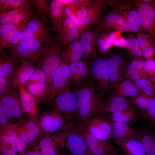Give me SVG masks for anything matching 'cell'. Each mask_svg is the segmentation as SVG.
I'll list each match as a JSON object with an SVG mask.
<instances>
[{
  "label": "cell",
  "instance_id": "obj_1",
  "mask_svg": "<svg viewBox=\"0 0 155 155\" xmlns=\"http://www.w3.org/2000/svg\"><path fill=\"white\" fill-rule=\"evenodd\" d=\"M76 90L77 96V114L76 123L84 125L87 120L95 115L102 98L90 80L82 82Z\"/></svg>",
  "mask_w": 155,
  "mask_h": 155
},
{
  "label": "cell",
  "instance_id": "obj_2",
  "mask_svg": "<svg viewBox=\"0 0 155 155\" xmlns=\"http://www.w3.org/2000/svg\"><path fill=\"white\" fill-rule=\"evenodd\" d=\"M16 44L9 55L16 62L20 63L30 61L41 63L49 45L44 46L38 40L20 41Z\"/></svg>",
  "mask_w": 155,
  "mask_h": 155
},
{
  "label": "cell",
  "instance_id": "obj_3",
  "mask_svg": "<svg viewBox=\"0 0 155 155\" xmlns=\"http://www.w3.org/2000/svg\"><path fill=\"white\" fill-rule=\"evenodd\" d=\"M90 80L98 94L101 97L108 92L111 83L106 60L95 59L89 64L88 73Z\"/></svg>",
  "mask_w": 155,
  "mask_h": 155
},
{
  "label": "cell",
  "instance_id": "obj_4",
  "mask_svg": "<svg viewBox=\"0 0 155 155\" xmlns=\"http://www.w3.org/2000/svg\"><path fill=\"white\" fill-rule=\"evenodd\" d=\"M76 90L70 88L55 97L51 102L52 107L61 113L68 121L75 123L77 114Z\"/></svg>",
  "mask_w": 155,
  "mask_h": 155
},
{
  "label": "cell",
  "instance_id": "obj_5",
  "mask_svg": "<svg viewBox=\"0 0 155 155\" xmlns=\"http://www.w3.org/2000/svg\"><path fill=\"white\" fill-rule=\"evenodd\" d=\"M142 1L137 2L136 4L141 27L155 47V1L149 0Z\"/></svg>",
  "mask_w": 155,
  "mask_h": 155
},
{
  "label": "cell",
  "instance_id": "obj_6",
  "mask_svg": "<svg viewBox=\"0 0 155 155\" xmlns=\"http://www.w3.org/2000/svg\"><path fill=\"white\" fill-rule=\"evenodd\" d=\"M71 126L67 123L59 131L40 139L35 149L43 155H50L62 148L65 146L67 137Z\"/></svg>",
  "mask_w": 155,
  "mask_h": 155
},
{
  "label": "cell",
  "instance_id": "obj_7",
  "mask_svg": "<svg viewBox=\"0 0 155 155\" xmlns=\"http://www.w3.org/2000/svg\"><path fill=\"white\" fill-rule=\"evenodd\" d=\"M38 119L40 139L60 131L68 122L63 115L52 108L40 115Z\"/></svg>",
  "mask_w": 155,
  "mask_h": 155
},
{
  "label": "cell",
  "instance_id": "obj_8",
  "mask_svg": "<svg viewBox=\"0 0 155 155\" xmlns=\"http://www.w3.org/2000/svg\"><path fill=\"white\" fill-rule=\"evenodd\" d=\"M84 125L90 133L99 140L106 142L112 137L111 121L102 114L92 115Z\"/></svg>",
  "mask_w": 155,
  "mask_h": 155
},
{
  "label": "cell",
  "instance_id": "obj_9",
  "mask_svg": "<svg viewBox=\"0 0 155 155\" xmlns=\"http://www.w3.org/2000/svg\"><path fill=\"white\" fill-rule=\"evenodd\" d=\"M16 88L12 86L6 94L0 98V105L9 119H21L25 113Z\"/></svg>",
  "mask_w": 155,
  "mask_h": 155
},
{
  "label": "cell",
  "instance_id": "obj_10",
  "mask_svg": "<svg viewBox=\"0 0 155 155\" xmlns=\"http://www.w3.org/2000/svg\"><path fill=\"white\" fill-rule=\"evenodd\" d=\"M11 125L19 137L28 144L40 139V127L38 118L21 120Z\"/></svg>",
  "mask_w": 155,
  "mask_h": 155
},
{
  "label": "cell",
  "instance_id": "obj_11",
  "mask_svg": "<svg viewBox=\"0 0 155 155\" xmlns=\"http://www.w3.org/2000/svg\"><path fill=\"white\" fill-rule=\"evenodd\" d=\"M73 127L82 137L93 155H108L114 150V148L106 142L99 140L92 136L84 125L75 123Z\"/></svg>",
  "mask_w": 155,
  "mask_h": 155
},
{
  "label": "cell",
  "instance_id": "obj_12",
  "mask_svg": "<svg viewBox=\"0 0 155 155\" xmlns=\"http://www.w3.org/2000/svg\"><path fill=\"white\" fill-rule=\"evenodd\" d=\"M62 52L58 46L54 44L49 45L40 63L41 67L46 73L51 85L54 74L60 63Z\"/></svg>",
  "mask_w": 155,
  "mask_h": 155
},
{
  "label": "cell",
  "instance_id": "obj_13",
  "mask_svg": "<svg viewBox=\"0 0 155 155\" xmlns=\"http://www.w3.org/2000/svg\"><path fill=\"white\" fill-rule=\"evenodd\" d=\"M71 81L68 65L61 59L60 64L54 74L51 84L55 97L70 88Z\"/></svg>",
  "mask_w": 155,
  "mask_h": 155
},
{
  "label": "cell",
  "instance_id": "obj_14",
  "mask_svg": "<svg viewBox=\"0 0 155 155\" xmlns=\"http://www.w3.org/2000/svg\"><path fill=\"white\" fill-rule=\"evenodd\" d=\"M113 5L116 13L125 19L129 31L136 32L140 30L141 23L136 8L128 3H115Z\"/></svg>",
  "mask_w": 155,
  "mask_h": 155
},
{
  "label": "cell",
  "instance_id": "obj_15",
  "mask_svg": "<svg viewBox=\"0 0 155 155\" xmlns=\"http://www.w3.org/2000/svg\"><path fill=\"white\" fill-rule=\"evenodd\" d=\"M72 126L66 139L65 146L72 155H93L81 135Z\"/></svg>",
  "mask_w": 155,
  "mask_h": 155
},
{
  "label": "cell",
  "instance_id": "obj_16",
  "mask_svg": "<svg viewBox=\"0 0 155 155\" xmlns=\"http://www.w3.org/2000/svg\"><path fill=\"white\" fill-rule=\"evenodd\" d=\"M132 102L125 98L111 96L101 98L97 106L95 114H111L129 107Z\"/></svg>",
  "mask_w": 155,
  "mask_h": 155
},
{
  "label": "cell",
  "instance_id": "obj_17",
  "mask_svg": "<svg viewBox=\"0 0 155 155\" xmlns=\"http://www.w3.org/2000/svg\"><path fill=\"white\" fill-rule=\"evenodd\" d=\"M32 10L27 4L17 8L2 13L0 17L1 25L16 24L31 17Z\"/></svg>",
  "mask_w": 155,
  "mask_h": 155
},
{
  "label": "cell",
  "instance_id": "obj_18",
  "mask_svg": "<svg viewBox=\"0 0 155 155\" xmlns=\"http://www.w3.org/2000/svg\"><path fill=\"white\" fill-rule=\"evenodd\" d=\"M29 17L23 21L16 24L2 25L0 27V36L6 39L11 44H15L20 41L22 31L27 27L31 19Z\"/></svg>",
  "mask_w": 155,
  "mask_h": 155
},
{
  "label": "cell",
  "instance_id": "obj_19",
  "mask_svg": "<svg viewBox=\"0 0 155 155\" xmlns=\"http://www.w3.org/2000/svg\"><path fill=\"white\" fill-rule=\"evenodd\" d=\"M25 86L37 102L40 101L46 103L50 102L55 97L50 84L37 83L26 84Z\"/></svg>",
  "mask_w": 155,
  "mask_h": 155
},
{
  "label": "cell",
  "instance_id": "obj_20",
  "mask_svg": "<svg viewBox=\"0 0 155 155\" xmlns=\"http://www.w3.org/2000/svg\"><path fill=\"white\" fill-rule=\"evenodd\" d=\"M33 61L22 62L17 67L11 78L13 86L19 89L25 86L26 83L33 72L36 68Z\"/></svg>",
  "mask_w": 155,
  "mask_h": 155
},
{
  "label": "cell",
  "instance_id": "obj_21",
  "mask_svg": "<svg viewBox=\"0 0 155 155\" xmlns=\"http://www.w3.org/2000/svg\"><path fill=\"white\" fill-rule=\"evenodd\" d=\"M19 90V97L25 113L30 118H38L40 111L35 98L25 86L20 88Z\"/></svg>",
  "mask_w": 155,
  "mask_h": 155
},
{
  "label": "cell",
  "instance_id": "obj_22",
  "mask_svg": "<svg viewBox=\"0 0 155 155\" xmlns=\"http://www.w3.org/2000/svg\"><path fill=\"white\" fill-rule=\"evenodd\" d=\"M98 29L90 30L82 33L79 42L84 51V55L88 58H94L96 54Z\"/></svg>",
  "mask_w": 155,
  "mask_h": 155
},
{
  "label": "cell",
  "instance_id": "obj_23",
  "mask_svg": "<svg viewBox=\"0 0 155 155\" xmlns=\"http://www.w3.org/2000/svg\"><path fill=\"white\" fill-rule=\"evenodd\" d=\"M115 140L125 155H146L143 145L137 138H129Z\"/></svg>",
  "mask_w": 155,
  "mask_h": 155
},
{
  "label": "cell",
  "instance_id": "obj_24",
  "mask_svg": "<svg viewBox=\"0 0 155 155\" xmlns=\"http://www.w3.org/2000/svg\"><path fill=\"white\" fill-rule=\"evenodd\" d=\"M80 30L78 25L65 16L61 26L60 36L61 42L66 45L75 40L79 35Z\"/></svg>",
  "mask_w": 155,
  "mask_h": 155
},
{
  "label": "cell",
  "instance_id": "obj_25",
  "mask_svg": "<svg viewBox=\"0 0 155 155\" xmlns=\"http://www.w3.org/2000/svg\"><path fill=\"white\" fill-rule=\"evenodd\" d=\"M112 135L115 139L135 138L141 141L140 132L126 123L111 121Z\"/></svg>",
  "mask_w": 155,
  "mask_h": 155
},
{
  "label": "cell",
  "instance_id": "obj_26",
  "mask_svg": "<svg viewBox=\"0 0 155 155\" xmlns=\"http://www.w3.org/2000/svg\"><path fill=\"white\" fill-rule=\"evenodd\" d=\"M108 67L111 86L116 85L120 79L123 71L121 58L115 54L106 60Z\"/></svg>",
  "mask_w": 155,
  "mask_h": 155
},
{
  "label": "cell",
  "instance_id": "obj_27",
  "mask_svg": "<svg viewBox=\"0 0 155 155\" xmlns=\"http://www.w3.org/2000/svg\"><path fill=\"white\" fill-rule=\"evenodd\" d=\"M84 55L79 40H74L66 45L62 51L61 59L68 65L81 60Z\"/></svg>",
  "mask_w": 155,
  "mask_h": 155
},
{
  "label": "cell",
  "instance_id": "obj_28",
  "mask_svg": "<svg viewBox=\"0 0 155 155\" xmlns=\"http://www.w3.org/2000/svg\"><path fill=\"white\" fill-rule=\"evenodd\" d=\"M88 59L74 61L68 64L73 82L77 84L82 83L88 73L89 66Z\"/></svg>",
  "mask_w": 155,
  "mask_h": 155
},
{
  "label": "cell",
  "instance_id": "obj_29",
  "mask_svg": "<svg viewBox=\"0 0 155 155\" xmlns=\"http://www.w3.org/2000/svg\"><path fill=\"white\" fill-rule=\"evenodd\" d=\"M104 1L96 0L87 11L85 19L82 21V29L89 28L99 20L104 7Z\"/></svg>",
  "mask_w": 155,
  "mask_h": 155
},
{
  "label": "cell",
  "instance_id": "obj_30",
  "mask_svg": "<svg viewBox=\"0 0 155 155\" xmlns=\"http://www.w3.org/2000/svg\"><path fill=\"white\" fill-rule=\"evenodd\" d=\"M102 27H112L123 32L129 31L125 19L116 13H110L105 16L98 30Z\"/></svg>",
  "mask_w": 155,
  "mask_h": 155
},
{
  "label": "cell",
  "instance_id": "obj_31",
  "mask_svg": "<svg viewBox=\"0 0 155 155\" xmlns=\"http://www.w3.org/2000/svg\"><path fill=\"white\" fill-rule=\"evenodd\" d=\"M113 96L125 98L136 96L138 91L137 87L129 80H126L114 87Z\"/></svg>",
  "mask_w": 155,
  "mask_h": 155
},
{
  "label": "cell",
  "instance_id": "obj_32",
  "mask_svg": "<svg viewBox=\"0 0 155 155\" xmlns=\"http://www.w3.org/2000/svg\"><path fill=\"white\" fill-rule=\"evenodd\" d=\"M16 62L9 55L3 54L0 58V76L8 79L12 78L17 66Z\"/></svg>",
  "mask_w": 155,
  "mask_h": 155
},
{
  "label": "cell",
  "instance_id": "obj_33",
  "mask_svg": "<svg viewBox=\"0 0 155 155\" xmlns=\"http://www.w3.org/2000/svg\"><path fill=\"white\" fill-rule=\"evenodd\" d=\"M1 155H18L19 152L15 146L5 133L0 132Z\"/></svg>",
  "mask_w": 155,
  "mask_h": 155
},
{
  "label": "cell",
  "instance_id": "obj_34",
  "mask_svg": "<svg viewBox=\"0 0 155 155\" xmlns=\"http://www.w3.org/2000/svg\"><path fill=\"white\" fill-rule=\"evenodd\" d=\"M6 133L14 144L20 153L24 151L28 146V143L22 139L11 125V122L6 128L0 130Z\"/></svg>",
  "mask_w": 155,
  "mask_h": 155
},
{
  "label": "cell",
  "instance_id": "obj_35",
  "mask_svg": "<svg viewBox=\"0 0 155 155\" xmlns=\"http://www.w3.org/2000/svg\"><path fill=\"white\" fill-rule=\"evenodd\" d=\"M110 115L111 121L126 123L132 120L135 115L134 110L132 107H128Z\"/></svg>",
  "mask_w": 155,
  "mask_h": 155
},
{
  "label": "cell",
  "instance_id": "obj_36",
  "mask_svg": "<svg viewBox=\"0 0 155 155\" xmlns=\"http://www.w3.org/2000/svg\"><path fill=\"white\" fill-rule=\"evenodd\" d=\"M50 11L52 18L54 20L62 19L64 12L65 5L62 0H52L50 4Z\"/></svg>",
  "mask_w": 155,
  "mask_h": 155
},
{
  "label": "cell",
  "instance_id": "obj_37",
  "mask_svg": "<svg viewBox=\"0 0 155 155\" xmlns=\"http://www.w3.org/2000/svg\"><path fill=\"white\" fill-rule=\"evenodd\" d=\"M140 136L146 154L155 143V133L152 131L144 129L140 132Z\"/></svg>",
  "mask_w": 155,
  "mask_h": 155
},
{
  "label": "cell",
  "instance_id": "obj_38",
  "mask_svg": "<svg viewBox=\"0 0 155 155\" xmlns=\"http://www.w3.org/2000/svg\"><path fill=\"white\" fill-rule=\"evenodd\" d=\"M26 27L33 33L42 38L47 33L46 29L41 22L38 20H30Z\"/></svg>",
  "mask_w": 155,
  "mask_h": 155
},
{
  "label": "cell",
  "instance_id": "obj_39",
  "mask_svg": "<svg viewBox=\"0 0 155 155\" xmlns=\"http://www.w3.org/2000/svg\"><path fill=\"white\" fill-rule=\"evenodd\" d=\"M37 83L50 84L46 73L41 67L35 69L26 82L25 85Z\"/></svg>",
  "mask_w": 155,
  "mask_h": 155
},
{
  "label": "cell",
  "instance_id": "obj_40",
  "mask_svg": "<svg viewBox=\"0 0 155 155\" xmlns=\"http://www.w3.org/2000/svg\"><path fill=\"white\" fill-rule=\"evenodd\" d=\"M24 0H0V10L3 13L20 7L26 3Z\"/></svg>",
  "mask_w": 155,
  "mask_h": 155
},
{
  "label": "cell",
  "instance_id": "obj_41",
  "mask_svg": "<svg viewBox=\"0 0 155 155\" xmlns=\"http://www.w3.org/2000/svg\"><path fill=\"white\" fill-rule=\"evenodd\" d=\"M155 100V97L144 95L137 96L134 102L140 108L145 111L148 110L152 105Z\"/></svg>",
  "mask_w": 155,
  "mask_h": 155
},
{
  "label": "cell",
  "instance_id": "obj_42",
  "mask_svg": "<svg viewBox=\"0 0 155 155\" xmlns=\"http://www.w3.org/2000/svg\"><path fill=\"white\" fill-rule=\"evenodd\" d=\"M116 40L115 34L111 33L104 40L102 44L100 46V51L103 52L106 51L109 49L113 41Z\"/></svg>",
  "mask_w": 155,
  "mask_h": 155
},
{
  "label": "cell",
  "instance_id": "obj_43",
  "mask_svg": "<svg viewBox=\"0 0 155 155\" xmlns=\"http://www.w3.org/2000/svg\"><path fill=\"white\" fill-rule=\"evenodd\" d=\"M40 38L39 36L31 32L26 27L21 34L20 41L28 40H38Z\"/></svg>",
  "mask_w": 155,
  "mask_h": 155
},
{
  "label": "cell",
  "instance_id": "obj_44",
  "mask_svg": "<svg viewBox=\"0 0 155 155\" xmlns=\"http://www.w3.org/2000/svg\"><path fill=\"white\" fill-rule=\"evenodd\" d=\"M9 120L7 115L0 105V130L6 128L10 124L11 122L9 121Z\"/></svg>",
  "mask_w": 155,
  "mask_h": 155
},
{
  "label": "cell",
  "instance_id": "obj_45",
  "mask_svg": "<svg viewBox=\"0 0 155 155\" xmlns=\"http://www.w3.org/2000/svg\"><path fill=\"white\" fill-rule=\"evenodd\" d=\"M64 13L66 16L78 25L80 29H82L83 26L82 22L80 21L73 14L71 10L65 5Z\"/></svg>",
  "mask_w": 155,
  "mask_h": 155
},
{
  "label": "cell",
  "instance_id": "obj_46",
  "mask_svg": "<svg viewBox=\"0 0 155 155\" xmlns=\"http://www.w3.org/2000/svg\"><path fill=\"white\" fill-rule=\"evenodd\" d=\"M143 68L146 71L154 75L155 74V61L151 59L147 60L144 63Z\"/></svg>",
  "mask_w": 155,
  "mask_h": 155
},
{
  "label": "cell",
  "instance_id": "obj_47",
  "mask_svg": "<svg viewBox=\"0 0 155 155\" xmlns=\"http://www.w3.org/2000/svg\"><path fill=\"white\" fill-rule=\"evenodd\" d=\"M127 71L128 74L130 75L132 80L135 81L140 79L138 71L131 64L127 66Z\"/></svg>",
  "mask_w": 155,
  "mask_h": 155
},
{
  "label": "cell",
  "instance_id": "obj_48",
  "mask_svg": "<svg viewBox=\"0 0 155 155\" xmlns=\"http://www.w3.org/2000/svg\"><path fill=\"white\" fill-rule=\"evenodd\" d=\"M139 47L142 49H149L152 46L148 43L144 36H140L137 39Z\"/></svg>",
  "mask_w": 155,
  "mask_h": 155
},
{
  "label": "cell",
  "instance_id": "obj_49",
  "mask_svg": "<svg viewBox=\"0 0 155 155\" xmlns=\"http://www.w3.org/2000/svg\"><path fill=\"white\" fill-rule=\"evenodd\" d=\"M132 44L130 49H131L134 54L137 56H141L142 53L137 39L133 38L131 39Z\"/></svg>",
  "mask_w": 155,
  "mask_h": 155
},
{
  "label": "cell",
  "instance_id": "obj_50",
  "mask_svg": "<svg viewBox=\"0 0 155 155\" xmlns=\"http://www.w3.org/2000/svg\"><path fill=\"white\" fill-rule=\"evenodd\" d=\"M146 112V116L148 118L155 121V100L152 106Z\"/></svg>",
  "mask_w": 155,
  "mask_h": 155
},
{
  "label": "cell",
  "instance_id": "obj_51",
  "mask_svg": "<svg viewBox=\"0 0 155 155\" xmlns=\"http://www.w3.org/2000/svg\"><path fill=\"white\" fill-rule=\"evenodd\" d=\"M12 86L11 81L5 77L0 76V86L10 88Z\"/></svg>",
  "mask_w": 155,
  "mask_h": 155
},
{
  "label": "cell",
  "instance_id": "obj_52",
  "mask_svg": "<svg viewBox=\"0 0 155 155\" xmlns=\"http://www.w3.org/2000/svg\"><path fill=\"white\" fill-rule=\"evenodd\" d=\"M113 43L114 45L116 46L125 47L127 43V39L120 38L114 41Z\"/></svg>",
  "mask_w": 155,
  "mask_h": 155
},
{
  "label": "cell",
  "instance_id": "obj_53",
  "mask_svg": "<svg viewBox=\"0 0 155 155\" xmlns=\"http://www.w3.org/2000/svg\"><path fill=\"white\" fill-rule=\"evenodd\" d=\"M18 155H43L42 153L38 150L34 149L32 151L25 150Z\"/></svg>",
  "mask_w": 155,
  "mask_h": 155
},
{
  "label": "cell",
  "instance_id": "obj_54",
  "mask_svg": "<svg viewBox=\"0 0 155 155\" xmlns=\"http://www.w3.org/2000/svg\"><path fill=\"white\" fill-rule=\"evenodd\" d=\"M131 64L138 71L143 67L144 63L142 61L134 60L132 61Z\"/></svg>",
  "mask_w": 155,
  "mask_h": 155
},
{
  "label": "cell",
  "instance_id": "obj_55",
  "mask_svg": "<svg viewBox=\"0 0 155 155\" xmlns=\"http://www.w3.org/2000/svg\"><path fill=\"white\" fill-rule=\"evenodd\" d=\"M0 46L1 48H4L7 46L9 42L5 38L0 36Z\"/></svg>",
  "mask_w": 155,
  "mask_h": 155
},
{
  "label": "cell",
  "instance_id": "obj_56",
  "mask_svg": "<svg viewBox=\"0 0 155 155\" xmlns=\"http://www.w3.org/2000/svg\"><path fill=\"white\" fill-rule=\"evenodd\" d=\"M142 53L143 55L145 57L148 58L152 56L153 53L149 50H143Z\"/></svg>",
  "mask_w": 155,
  "mask_h": 155
},
{
  "label": "cell",
  "instance_id": "obj_57",
  "mask_svg": "<svg viewBox=\"0 0 155 155\" xmlns=\"http://www.w3.org/2000/svg\"><path fill=\"white\" fill-rule=\"evenodd\" d=\"M10 88H8L0 86V98H2L6 94Z\"/></svg>",
  "mask_w": 155,
  "mask_h": 155
},
{
  "label": "cell",
  "instance_id": "obj_58",
  "mask_svg": "<svg viewBox=\"0 0 155 155\" xmlns=\"http://www.w3.org/2000/svg\"><path fill=\"white\" fill-rule=\"evenodd\" d=\"M146 155H155V143Z\"/></svg>",
  "mask_w": 155,
  "mask_h": 155
},
{
  "label": "cell",
  "instance_id": "obj_59",
  "mask_svg": "<svg viewBox=\"0 0 155 155\" xmlns=\"http://www.w3.org/2000/svg\"><path fill=\"white\" fill-rule=\"evenodd\" d=\"M108 155H119L115 150L111 152Z\"/></svg>",
  "mask_w": 155,
  "mask_h": 155
},
{
  "label": "cell",
  "instance_id": "obj_60",
  "mask_svg": "<svg viewBox=\"0 0 155 155\" xmlns=\"http://www.w3.org/2000/svg\"><path fill=\"white\" fill-rule=\"evenodd\" d=\"M63 155H72L68 151H65L62 152Z\"/></svg>",
  "mask_w": 155,
  "mask_h": 155
},
{
  "label": "cell",
  "instance_id": "obj_61",
  "mask_svg": "<svg viewBox=\"0 0 155 155\" xmlns=\"http://www.w3.org/2000/svg\"><path fill=\"white\" fill-rule=\"evenodd\" d=\"M50 155H63V154L62 153H61L58 151Z\"/></svg>",
  "mask_w": 155,
  "mask_h": 155
},
{
  "label": "cell",
  "instance_id": "obj_62",
  "mask_svg": "<svg viewBox=\"0 0 155 155\" xmlns=\"http://www.w3.org/2000/svg\"><path fill=\"white\" fill-rule=\"evenodd\" d=\"M154 76V82L155 83V74L153 75Z\"/></svg>",
  "mask_w": 155,
  "mask_h": 155
}]
</instances>
